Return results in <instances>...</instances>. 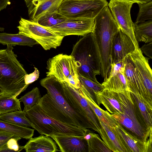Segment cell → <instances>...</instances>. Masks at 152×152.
I'll return each instance as SVG.
<instances>
[{"instance_id":"6da1fadb","label":"cell","mask_w":152,"mask_h":152,"mask_svg":"<svg viewBox=\"0 0 152 152\" xmlns=\"http://www.w3.org/2000/svg\"><path fill=\"white\" fill-rule=\"evenodd\" d=\"M40 83L48 93L41 97L38 104L46 114L62 122L91 129L99 133L84 113L65 94L61 82L50 75L41 79Z\"/></svg>"},{"instance_id":"7a4b0ae2","label":"cell","mask_w":152,"mask_h":152,"mask_svg":"<svg viewBox=\"0 0 152 152\" xmlns=\"http://www.w3.org/2000/svg\"><path fill=\"white\" fill-rule=\"evenodd\" d=\"M120 29L108 6H106L95 17L93 31L101 61V74L106 80L110 68V56L115 35Z\"/></svg>"},{"instance_id":"3957f363","label":"cell","mask_w":152,"mask_h":152,"mask_svg":"<svg viewBox=\"0 0 152 152\" xmlns=\"http://www.w3.org/2000/svg\"><path fill=\"white\" fill-rule=\"evenodd\" d=\"M7 45L6 49L0 50V88L4 93L17 97L28 86L24 80L27 73L12 51V46Z\"/></svg>"},{"instance_id":"277c9868","label":"cell","mask_w":152,"mask_h":152,"mask_svg":"<svg viewBox=\"0 0 152 152\" xmlns=\"http://www.w3.org/2000/svg\"><path fill=\"white\" fill-rule=\"evenodd\" d=\"M75 60L78 75L96 83L101 74L99 54L93 32L83 36L74 45L71 54Z\"/></svg>"},{"instance_id":"5b68a950","label":"cell","mask_w":152,"mask_h":152,"mask_svg":"<svg viewBox=\"0 0 152 152\" xmlns=\"http://www.w3.org/2000/svg\"><path fill=\"white\" fill-rule=\"evenodd\" d=\"M26 117L34 126L33 128L41 135L50 137L59 135L83 136L87 129L64 123L47 115L37 104L25 112Z\"/></svg>"},{"instance_id":"8992f818","label":"cell","mask_w":152,"mask_h":152,"mask_svg":"<svg viewBox=\"0 0 152 152\" xmlns=\"http://www.w3.org/2000/svg\"><path fill=\"white\" fill-rule=\"evenodd\" d=\"M47 64V76H53L60 82H67L77 89L79 88L77 67L72 56L59 54L49 59Z\"/></svg>"},{"instance_id":"52a82bcc","label":"cell","mask_w":152,"mask_h":152,"mask_svg":"<svg viewBox=\"0 0 152 152\" xmlns=\"http://www.w3.org/2000/svg\"><path fill=\"white\" fill-rule=\"evenodd\" d=\"M19 23L18 33L33 39L45 50L56 49L61 45L64 37L37 22L21 18Z\"/></svg>"},{"instance_id":"ba28073f","label":"cell","mask_w":152,"mask_h":152,"mask_svg":"<svg viewBox=\"0 0 152 152\" xmlns=\"http://www.w3.org/2000/svg\"><path fill=\"white\" fill-rule=\"evenodd\" d=\"M108 4L106 0H63L58 11L66 18L94 19Z\"/></svg>"},{"instance_id":"9c48e42d","label":"cell","mask_w":152,"mask_h":152,"mask_svg":"<svg viewBox=\"0 0 152 152\" xmlns=\"http://www.w3.org/2000/svg\"><path fill=\"white\" fill-rule=\"evenodd\" d=\"M135 3L131 0H110L108 6L120 30L131 39L137 49L139 48L133 29L130 11Z\"/></svg>"},{"instance_id":"30bf717a","label":"cell","mask_w":152,"mask_h":152,"mask_svg":"<svg viewBox=\"0 0 152 152\" xmlns=\"http://www.w3.org/2000/svg\"><path fill=\"white\" fill-rule=\"evenodd\" d=\"M94 19L82 18H67L63 22L47 28L64 37L71 35L83 36L93 31Z\"/></svg>"},{"instance_id":"8fae6325","label":"cell","mask_w":152,"mask_h":152,"mask_svg":"<svg viewBox=\"0 0 152 152\" xmlns=\"http://www.w3.org/2000/svg\"><path fill=\"white\" fill-rule=\"evenodd\" d=\"M95 95L98 105L102 104L111 114L123 113L132 99L130 93L124 94L106 89L96 92Z\"/></svg>"},{"instance_id":"7c38bea8","label":"cell","mask_w":152,"mask_h":152,"mask_svg":"<svg viewBox=\"0 0 152 152\" xmlns=\"http://www.w3.org/2000/svg\"><path fill=\"white\" fill-rule=\"evenodd\" d=\"M124 61V75L130 92L139 94L152 105V97L149 95L141 81L130 54L125 57Z\"/></svg>"},{"instance_id":"4fadbf2b","label":"cell","mask_w":152,"mask_h":152,"mask_svg":"<svg viewBox=\"0 0 152 152\" xmlns=\"http://www.w3.org/2000/svg\"><path fill=\"white\" fill-rule=\"evenodd\" d=\"M137 49L130 37L120 29L115 35L110 56V64L124 60Z\"/></svg>"},{"instance_id":"5bb4252c","label":"cell","mask_w":152,"mask_h":152,"mask_svg":"<svg viewBox=\"0 0 152 152\" xmlns=\"http://www.w3.org/2000/svg\"><path fill=\"white\" fill-rule=\"evenodd\" d=\"M130 55L141 81L149 95L152 97V74L148 63L149 58L143 56L140 48Z\"/></svg>"},{"instance_id":"9a60e30c","label":"cell","mask_w":152,"mask_h":152,"mask_svg":"<svg viewBox=\"0 0 152 152\" xmlns=\"http://www.w3.org/2000/svg\"><path fill=\"white\" fill-rule=\"evenodd\" d=\"M62 83L65 94L73 102L75 106L84 113L96 127L99 133L101 128L99 121L86 100L80 94L77 89L67 82H63Z\"/></svg>"},{"instance_id":"2e32d148","label":"cell","mask_w":152,"mask_h":152,"mask_svg":"<svg viewBox=\"0 0 152 152\" xmlns=\"http://www.w3.org/2000/svg\"><path fill=\"white\" fill-rule=\"evenodd\" d=\"M63 0H25L30 20L37 22L45 14L57 11Z\"/></svg>"},{"instance_id":"e0dca14e","label":"cell","mask_w":152,"mask_h":152,"mask_svg":"<svg viewBox=\"0 0 152 152\" xmlns=\"http://www.w3.org/2000/svg\"><path fill=\"white\" fill-rule=\"evenodd\" d=\"M129 152H152V143L133 135L119 123L113 128Z\"/></svg>"},{"instance_id":"ac0fdd59","label":"cell","mask_w":152,"mask_h":152,"mask_svg":"<svg viewBox=\"0 0 152 152\" xmlns=\"http://www.w3.org/2000/svg\"><path fill=\"white\" fill-rule=\"evenodd\" d=\"M58 145L62 152H87V142L83 136L59 135L50 136Z\"/></svg>"},{"instance_id":"d6986e66","label":"cell","mask_w":152,"mask_h":152,"mask_svg":"<svg viewBox=\"0 0 152 152\" xmlns=\"http://www.w3.org/2000/svg\"><path fill=\"white\" fill-rule=\"evenodd\" d=\"M80 94L85 98L89 106L98 118L99 120L113 129L118 123L107 111L101 108L97 104L96 97L86 90L80 83V86L77 89Z\"/></svg>"},{"instance_id":"ffe728a7","label":"cell","mask_w":152,"mask_h":152,"mask_svg":"<svg viewBox=\"0 0 152 152\" xmlns=\"http://www.w3.org/2000/svg\"><path fill=\"white\" fill-rule=\"evenodd\" d=\"M26 152H56L60 151L55 141L47 135L31 138L25 146Z\"/></svg>"},{"instance_id":"44dd1931","label":"cell","mask_w":152,"mask_h":152,"mask_svg":"<svg viewBox=\"0 0 152 152\" xmlns=\"http://www.w3.org/2000/svg\"><path fill=\"white\" fill-rule=\"evenodd\" d=\"M101 126L99 134L103 141L113 152H129L113 129L99 120Z\"/></svg>"},{"instance_id":"7402d4cb","label":"cell","mask_w":152,"mask_h":152,"mask_svg":"<svg viewBox=\"0 0 152 152\" xmlns=\"http://www.w3.org/2000/svg\"><path fill=\"white\" fill-rule=\"evenodd\" d=\"M0 43L4 45H10L12 46L19 45L31 47L39 44L34 39L25 35L5 33H0Z\"/></svg>"},{"instance_id":"603a6c76","label":"cell","mask_w":152,"mask_h":152,"mask_svg":"<svg viewBox=\"0 0 152 152\" xmlns=\"http://www.w3.org/2000/svg\"><path fill=\"white\" fill-rule=\"evenodd\" d=\"M102 84L104 89L124 94L130 93L124 73L119 72L110 78H107Z\"/></svg>"},{"instance_id":"cb8c5ba5","label":"cell","mask_w":152,"mask_h":152,"mask_svg":"<svg viewBox=\"0 0 152 152\" xmlns=\"http://www.w3.org/2000/svg\"><path fill=\"white\" fill-rule=\"evenodd\" d=\"M0 132L10 133L21 139L28 140L33 136L34 129L17 126L0 119Z\"/></svg>"},{"instance_id":"d4e9b609","label":"cell","mask_w":152,"mask_h":152,"mask_svg":"<svg viewBox=\"0 0 152 152\" xmlns=\"http://www.w3.org/2000/svg\"><path fill=\"white\" fill-rule=\"evenodd\" d=\"M133 27L138 42L146 43L152 42V20L138 24L133 23Z\"/></svg>"},{"instance_id":"484cf974","label":"cell","mask_w":152,"mask_h":152,"mask_svg":"<svg viewBox=\"0 0 152 152\" xmlns=\"http://www.w3.org/2000/svg\"><path fill=\"white\" fill-rule=\"evenodd\" d=\"M0 119L10 124L23 127L34 128L23 110L16 111L0 114Z\"/></svg>"},{"instance_id":"4316f807","label":"cell","mask_w":152,"mask_h":152,"mask_svg":"<svg viewBox=\"0 0 152 152\" xmlns=\"http://www.w3.org/2000/svg\"><path fill=\"white\" fill-rule=\"evenodd\" d=\"M130 93L146 126L148 127H152V105L146 102L139 94Z\"/></svg>"},{"instance_id":"83f0119b","label":"cell","mask_w":152,"mask_h":152,"mask_svg":"<svg viewBox=\"0 0 152 152\" xmlns=\"http://www.w3.org/2000/svg\"><path fill=\"white\" fill-rule=\"evenodd\" d=\"M20 102L17 97L3 93L0 95V114L22 110Z\"/></svg>"},{"instance_id":"f1b7e54d","label":"cell","mask_w":152,"mask_h":152,"mask_svg":"<svg viewBox=\"0 0 152 152\" xmlns=\"http://www.w3.org/2000/svg\"><path fill=\"white\" fill-rule=\"evenodd\" d=\"M66 18L58 10L45 14L39 19L37 22L44 27L50 28L63 22Z\"/></svg>"},{"instance_id":"f546056e","label":"cell","mask_w":152,"mask_h":152,"mask_svg":"<svg viewBox=\"0 0 152 152\" xmlns=\"http://www.w3.org/2000/svg\"><path fill=\"white\" fill-rule=\"evenodd\" d=\"M41 98L39 89L36 87L21 96L19 100L24 104V107L23 110L25 112L38 104Z\"/></svg>"},{"instance_id":"4dcf8cb0","label":"cell","mask_w":152,"mask_h":152,"mask_svg":"<svg viewBox=\"0 0 152 152\" xmlns=\"http://www.w3.org/2000/svg\"><path fill=\"white\" fill-rule=\"evenodd\" d=\"M86 141L88 152H112L97 134L95 133L90 139Z\"/></svg>"},{"instance_id":"1f68e13d","label":"cell","mask_w":152,"mask_h":152,"mask_svg":"<svg viewBox=\"0 0 152 152\" xmlns=\"http://www.w3.org/2000/svg\"><path fill=\"white\" fill-rule=\"evenodd\" d=\"M138 4L139 11L134 23L138 24L152 20V1Z\"/></svg>"},{"instance_id":"d6a6232c","label":"cell","mask_w":152,"mask_h":152,"mask_svg":"<svg viewBox=\"0 0 152 152\" xmlns=\"http://www.w3.org/2000/svg\"><path fill=\"white\" fill-rule=\"evenodd\" d=\"M79 75V79L80 83L93 96L95 97V93L101 91L104 89L102 85Z\"/></svg>"},{"instance_id":"836d02e7","label":"cell","mask_w":152,"mask_h":152,"mask_svg":"<svg viewBox=\"0 0 152 152\" xmlns=\"http://www.w3.org/2000/svg\"><path fill=\"white\" fill-rule=\"evenodd\" d=\"M21 138L18 137H13L10 139L0 149L1 152H19L24 148V146L19 145L18 143V140Z\"/></svg>"},{"instance_id":"e575fe53","label":"cell","mask_w":152,"mask_h":152,"mask_svg":"<svg viewBox=\"0 0 152 152\" xmlns=\"http://www.w3.org/2000/svg\"><path fill=\"white\" fill-rule=\"evenodd\" d=\"M110 70L108 78L113 76L119 72L124 73L125 64L123 60L110 64Z\"/></svg>"},{"instance_id":"d590c367","label":"cell","mask_w":152,"mask_h":152,"mask_svg":"<svg viewBox=\"0 0 152 152\" xmlns=\"http://www.w3.org/2000/svg\"><path fill=\"white\" fill-rule=\"evenodd\" d=\"M39 72L38 69L34 68V71L31 73L26 74L24 77V80L26 84L28 86L29 84L34 82L39 78Z\"/></svg>"},{"instance_id":"8d00e7d4","label":"cell","mask_w":152,"mask_h":152,"mask_svg":"<svg viewBox=\"0 0 152 152\" xmlns=\"http://www.w3.org/2000/svg\"><path fill=\"white\" fill-rule=\"evenodd\" d=\"M18 137L13 134L4 132H0V149L7 143L11 138Z\"/></svg>"},{"instance_id":"74e56055","label":"cell","mask_w":152,"mask_h":152,"mask_svg":"<svg viewBox=\"0 0 152 152\" xmlns=\"http://www.w3.org/2000/svg\"><path fill=\"white\" fill-rule=\"evenodd\" d=\"M141 50L146 56L150 58H152V42L143 45Z\"/></svg>"},{"instance_id":"f35d334b","label":"cell","mask_w":152,"mask_h":152,"mask_svg":"<svg viewBox=\"0 0 152 152\" xmlns=\"http://www.w3.org/2000/svg\"><path fill=\"white\" fill-rule=\"evenodd\" d=\"M10 0H0V12L5 8L7 5L10 4Z\"/></svg>"},{"instance_id":"ab89813d","label":"cell","mask_w":152,"mask_h":152,"mask_svg":"<svg viewBox=\"0 0 152 152\" xmlns=\"http://www.w3.org/2000/svg\"><path fill=\"white\" fill-rule=\"evenodd\" d=\"M134 1L135 3L138 4H143L148 2L152 0H131Z\"/></svg>"},{"instance_id":"60d3db41","label":"cell","mask_w":152,"mask_h":152,"mask_svg":"<svg viewBox=\"0 0 152 152\" xmlns=\"http://www.w3.org/2000/svg\"><path fill=\"white\" fill-rule=\"evenodd\" d=\"M4 93L3 91L0 88V95Z\"/></svg>"}]
</instances>
